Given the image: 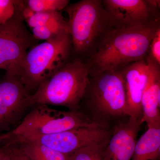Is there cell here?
I'll return each mask as SVG.
<instances>
[{
	"instance_id": "1",
	"label": "cell",
	"mask_w": 160,
	"mask_h": 160,
	"mask_svg": "<svg viewBox=\"0 0 160 160\" xmlns=\"http://www.w3.org/2000/svg\"><path fill=\"white\" fill-rule=\"evenodd\" d=\"M160 23L128 29L112 28L86 60L89 74L117 70L145 59Z\"/></svg>"
},
{
	"instance_id": "15",
	"label": "cell",
	"mask_w": 160,
	"mask_h": 160,
	"mask_svg": "<svg viewBox=\"0 0 160 160\" xmlns=\"http://www.w3.org/2000/svg\"><path fill=\"white\" fill-rule=\"evenodd\" d=\"M23 156L28 160H70L69 155L64 154L41 143L32 141L13 142Z\"/></svg>"
},
{
	"instance_id": "7",
	"label": "cell",
	"mask_w": 160,
	"mask_h": 160,
	"mask_svg": "<svg viewBox=\"0 0 160 160\" xmlns=\"http://www.w3.org/2000/svg\"><path fill=\"white\" fill-rule=\"evenodd\" d=\"M38 42L25 23L14 13L10 19L0 25V69L18 78L26 53Z\"/></svg>"
},
{
	"instance_id": "12",
	"label": "cell",
	"mask_w": 160,
	"mask_h": 160,
	"mask_svg": "<svg viewBox=\"0 0 160 160\" xmlns=\"http://www.w3.org/2000/svg\"><path fill=\"white\" fill-rule=\"evenodd\" d=\"M141 125L131 117L118 124L104 149V160H131Z\"/></svg>"
},
{
	"instance_id": "4",
	"label": "cell",
	"mask_w": 160,
	"mask_h": 160,
	"mask_svg": "<svg viewBox=\"0 0 160 160\" xmlns=\"http://www.w3.org/2000/svg\"><path fill=\"white\" fill-rule=\"evenodd\" d=\"M64 11L74 56L86 60L112 27L101 0H81Z\"/></svg>"
},
{
	"instance_id": "3",
	"label": "cell",
	"mask_w": 160,
	"mask_h": 160,
	"mask_svg": "<svg viewBox=\"0 0 160 160\" xmlns=\"http://www.w3.org/2000/svg\"><path fill=\"white\" fill-rule=\"evenodd\" d=\"M89 76V66L86 60L72 55L30 95L32 104L62 106L69 111H78Z\"/></svg>"
},
{
	"instance_id": "24",
	"label": "cell",
	"mask_w": 160,
	"mask_h": 160,
	"mask_svg": "<svg viewBox=\"0 0 160 160\" xmlns=\"http://www.w3.org/2000/svg\"><path fill=\"white\" fill-rule=\"evenodd\" d=\"M21 158H22V160H28L26 157L23 156L22 154H21Z\"/></svg>"
},
{
	"instance_id": "8",
	"label": "cell",
	"mask_w": 160,
	"mask_h": 160,
	"mask_svg": "<svg viewBox=\"0 0 160 160\" xmlns=\"http://www.w3.org/2000/svg\"><path fill=\"white\" fill-rule=\"evenodd\" d=\"M112 27L128 29L160 23V1L102 0Z\"/></svg>"
},
{
	"instance_id": "16",
	"label": "cell",
	"mask_w": 160,
	"mask_h": 160,
	"mask_svg": "<svg viewBox=\"0 0 160 160\" xmlns=\"http://www.w3.org/2000/svg\"><path fill=\"white\" fill-rule=\"evenodd\" d=\"M25 23L31 29L38 26H68L61 12H34Z\"/></svg>"
},
{
	"instance_id": "14",
	"label": "cell",
	"mask_w": 160,
	"mask_h": 160,
	"mask_svg": "<svg viewBox=\"0 0 160 160\" xmlns=\"http://www.w3.org/2000/svg\"><path fill=\"white\" fill-rule=\"evenodd\" d=\"M160 149V126L149 127L137 142L131 160H157Z\"/></svg>"
},
{
	"instance_id": "11",
	"label": "cell",
	"mask_w": 160,
	"mask_h": 160,
	"mask_svg": "<svg viewBox=\"0 0 160 160\" xmlns=\"http://www.w3.org/2000/svg\"><path fill=\"white\" fill-rule=\"evenodd\" d=\"M146 58L130 63L119 69L126 91L127 116L141 123L143 117L142 97L150 73L149 64Z\"/></svg>"
},
{
	"instance_id": "13",
	"label": "cell",
	"mask_w": 160,
	"mask_h": 160,
	"mask_svg": "<svg viewBox=\"0 0 160 160\" xmlns=\"http://www.w3.org/2000/svg\"><path fill=\"white\" fill-rule=\"evenodd\" d=\"M146 59L149 64L150 73L142 97V123L146 122L149 128L160 126V65L148 56Z\"/></svg>"
},
{
	"instance_id": "20",
	"label": "cell",
	"mask_w": 160,
	"mask_h": 160,
	"mask_svg": "<svg viewBox=\"0 0 160 160\" xmlns=\"http://www.w3.org/2000/svg\"><path fill=\"white\" fill-rule=\"evenodd\" d=\"M5 142L6 144L2 147L3 155L1 160H22L21 153L16 145L9 141Z\"/></svg>"
},
{
	"instance_id": "5",
	"label": "cell",
	"mask_w": 160,
	"mask_h": 160,
	"mask_svg": "<svg viewBox=\"0 0 160 160\" xmlns=\"http://www.w3.org/2000/svg\"><path fill=\"white\" fill-rule=\"evenodd\" d=\"M72 56V43L69 33L53 41L37 44L26 53L20 67L18 78L31 95Z\"/></svg>"
},
{
	"instance_id": "23",
	"label": "cell",
	"mask_w": 160,
	"mask_h": 160,
	"mask_svg": "<svg viewBox=\"0 0 160 160\" xmlns=\"http://www.w3.org/2000/svg\"><path fill=\"white\" fill-rule=\"evenodd\" d=\"M3 155V149L2 148H0V160H1L2 157Z\"/></svg>"
},
{
	"instance_id": "19",
	"label": "cell",
	"mask_w": 160,
	"mask_h": 160,
	"mask_svg": "<svg viewBox=\"0 0 160 160\" xmlns=\"http://www.w3.org/2000/svg\"><path fill=\"white\" fill-rule=\"evenodd\" d=\"M14 11L13 0H0V25L12 18Z\"/></svg>"
},
{
	"instance_id": "2",
	"label": "cell",
	"mask_w": 160,
	"mask_h": 160,
	"mask_svg": "<svg viewBox=\"0 0 160 160\" xmlns=\"http://www.w3.org/2000/svg\"><path fill=\"white\" fill-rule=\"evenodd\" d=\"M78 111L93 122L112 130L129 117L125 86L120 70L89 74Z\"/></svg>"
},
{
	"instance_id": "9",
	"label": "cell",
	"mask_w": 160,
	"mask_h": 160,
	"mask_svg": "<svg viewBox=\"0 0 160 160\" xmlns=\"http://www.w3.org/2000/svg\"><path fill=\"white\" fill-rule=\"evenodd\" d=\"M19 78L5 73L0 78V134L12 131L33 106Z\"/></svg>"
},
{
	"instance_id": "10",
	"label": "cell",
	"mask_w": 160,
	"mask_h": 160,
	"mask_svg": "<svg viewBox=\"0 0 160 160\" xmlns=\"http://www.w3.org/2000/svg\"><path fill=\"white\" fill-rule=\"evenodd\" d=\"M112 130L99 125H95L69 129L55 134L17 142L33 141L61 153L70 155L87 146L107 142L112 134Z\"/></svg>"
},
{
	"instance_id": "6",
	"label": "cell",
	"mask_w": 160,
	"mask_h": 160,
	"mask_svg": "<svg viewBox=\"0 0 160 160\" xmlns=\"http://www.w3.org/2000/svg\"><path fill=\"white\" fill-rule=\"evenodd\" d=\"M95 125H98L81 112L62 111L45 104H35L11 132L10 139L18 142Z\"/></svg>"
},
{
	"instance_id": "18",
	"label": "cell",
	"mask_w": 160,
	"mask_h": 160,
	"mask_svg": "<svg viewBox=\"0 0 160 160\" xmlns=\"http://www.w3.org/2000/svg\"><path fill=\"white\" fill-rule=\"evenodd\" d=\"M108 142L79 149L69 155L70 160H104L103 152Z\"/></svg>"
},
{
	"instance_id": "21",
	"label": "cell",
	"mask_w": 160,
	"mask_h": 160,
	"mask_svg": "<svg viewBox=\"0 0 160 160\" xmlns=\"http://www.w3.org/2000/svg\"><path fill=\"white\" fill-rule=\"evenodd\" d=\"M148 56L160 65V28L157 30L152 40Z\"/></svg>"
},
{
	"instance_id": "17",
	"label": "cell",
	"mask_w": 160,
	"mask_h": 160,
	"mask_svg": "<svg viewBox=\"0 0 160 160\" xmlns=\"http://www.w3.org/2000/svg\"><path fill=\"white\" fill-rule=\"evenodd\" d=\"M25 4L34 12H61L69 5V0H24Z\"/></svg>"
},
{
	"instance_id": "22",
	"label": "cell",
	"mask_w": 160,
	"mask_h": 160,
	"mask_svg": "<svg viewBox=\"0 0 160 160\" xmlns=\"http://www.w3.org/2000/svg\"><path fill=\"white\" fill-rule=\"evenodd\" d=\"M11 132L0 134V143L2 142H5V141L11 137Z\"/></svg>"
}]
</instances>
